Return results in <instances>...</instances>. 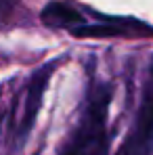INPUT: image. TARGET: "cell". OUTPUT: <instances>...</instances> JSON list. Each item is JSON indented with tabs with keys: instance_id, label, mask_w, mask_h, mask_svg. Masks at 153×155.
<instances>
[{
	"instance_id": "obj_3",
	"label": "cell",
	"mask_w": 153,
	"mask_h": 155,
	"mask_svg": "<svg viewBox=\"0 0 153 155\" xmlns=\"http://www.w3.org/2000/svg\"><path fill=\"white\" fill-rule=\"evenodd\" d=\"M153 34V27L136 21H124L115 23L113 19H107L105 23H95V25H76L72 27V34L78 38H115V36H130V34Z\"/></svg>"
},
{
	"instance_id": "obj_5",
	"label": "cell",
	"mask_w": 153,
	"mask_h": 155,
	"mask_svg": "<svg viewBox=\"0 0 153 155\" xmlns=\"http://www.w3.org/2000/svg\"><path fill=\"white\" fill-rule=\"evenodd\" d=\"M84 140H86V128L82 130L80 134H76V138L67 145V149H65L61 155H80L82 153V147H84Z\"/></svg>"
},
{
	"instance_id": "obj_4",
	"label": "cell",
	"mask_w": 153,
	"mask_h": 155,
	"mask_svg": "<svg viewBox=\"0 0 153 155\" xmlns=\"http://www.w3.org/2000/svg\"><path fill=\"white\" fill-rule=\"evenodd\" d=\"M42 21L51 27H76V23L82 21L80 13L74 6L65 4V2H51L48 6H44L42 11Z\"/></svg>"
},
{
	"instance_id": "obj_1",
	"label": "cell",
	"mask_w": 153,
	"mask_h": 155,
	"mask_svg": "<svg viewBox=\"0 0 153 155\" xmlns=\"http://www.w3.org/2000/svg\"><path fill=\"white\" fill-rule=\"evenodd\" d=\"M153 151V67L149 71L143 101L138 107L134 126L128 132L126 143L122 145L118 155H151Z\"/></svg>"
},
{
	"instance_id": "obj_2",
	"label": "cell",
	"mask_w": 153,
	"mask_h": 155,
	"mask_svg": "<svg viewBox=\"0 0 153 155\" xmlns=\"http://www.w3.org/2000/svg\"><path fill=\"white\" fill-rule=\"evenodd\" d=\"M57 67V63H46L42 69H38L29 86H27L25 92V103H23V113H21V122H19V136H25L27 132L32 130L34 122H36V115L40 111V105H42V97H44V90H46V84L52 76V69Z\"/></svg>"
},
{
	"instance_id": "obj_6",
	"label": "cell",
	"mask_w": 153,
	"mask_h": 155,
	"mask_svg": "<svg viewBox=\"0 0 153 155\" xmlns=\"http://www.w3.org/2000/svg\"><path fill=\"white\" fill-rule=\"evenodd\" d=\"M0 126H2V120H0Z\"/></svg>"
}]
</instances>
